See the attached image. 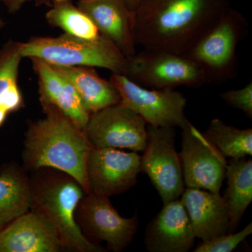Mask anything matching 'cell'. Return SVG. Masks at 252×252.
<instances>
[{
  "label": "cell",
  "mask_w": 252,
  "mask_h": 252,
  "mask_svg": "<svg viewBox=\"0 0 252 252\" xmlns=\"http://www.w3.org/2000/svg\"><path fill=\"white\" fill-rule=\"evenodd\" d=\"M229 7L228 0H140L134 11L136 44L184 55Z\"/></svg>",
  "instance_id": "6da1fadb"
},
{
  "label": "cell",
  "mask_w": 252,
  "mask_h": 252,
  "mask_svg": "<svg viewBox=\"0 0 252 252\" xmlns=\"http://www.w3.org/2000/svg\"><path fill=\"white\" fill-rule=\"evenodd\" d=\"M45 117L31 122L25 135L23 167L53 168L70 175L90 193L86 165L94 149L84 131L51 104H41Z\"/></svg>",
  "instance_id": "7a4b0ae2"
},
{
  "label": "cell",
  "mask_w": 252,
  "mask_h": 252,
  "mask_svg": "<svg viewBox=\"0 0 252 252\" xmlns=\"http://www.w3.org/2000/svg\"><path fill=\"white\" fill-rule=\"evenodd\" d=\"M31 179V208L48 219L56 228L64 250L76 252H105L81 233L75 220L76 209L85 195L70 175L53 168L33 171Z\"/></svg>",
  "instance_id": "3957f363"
},
{
  "label": "cell",
  "mask_w": 252,
  "mask_h": 252,
  "mask_svg": "<svg viewBox=\"0 0 252 252\" xmlns=\"http://www.w3.org/2000/svg\"><path fill=\"white\" fill-rule=\"evenodd\" d=\"M23 59H39L52 65L100 67L125 74L127 59L103 36L89 39L63 33L58 36H32L22 42Z\"/></svg>",
  "instance_id": "277c9868"
},
{
  "label": "cell",
  "mask_w": 252,
  "mask_h": 252,
  "mask_svg": "<svg viewBox=\"0 0 252 252\" xmlns=\"http://www.w3.org/2000/svg\"><path fill=\"white\" fill-rule=\"evenodd\" d=\"M247 30L243 15L229 7L184 56L200 66L207 83L228 80L235 74L237 48Z\"/></svg>",
  "instance_id": "5b68a950"
},
{
  "label": "cell",
  "mask_w": 252,
  "mask_h": 252,
  "mask_svg": "<svg viewBox=\"0 0 252 252\" xmlns=\"http://www.w3.org/2000/svg\"><path fill=\"white\" fill-rule=\"evenodd\" d=\"M126 77L149 89L199 88L207 84L203 69L184 55L144 49L127 59Z\"/></svg>",
  "instance_id": "8992f818"
},
{
  "label": "cell",
  "mask_w": 252,
  "mask_h": 252,
  "mask_svg": "<svg viewBox=\"0 0 252 252\" xmlns=\"http://www.w3.org/2000/svg\"><path fill=\"white\" fill-rule=\"evenodd\" d=\"M109 81L120 95V103L128 107L154 127L184 128L187 99L175 89H149L122 74H112Z\"/></svg>",
  "instance_id": "52a82bcc"
},
{
  "label": "cell",
  "mask_w": 252,
  "mask_h": 252,
  "mask_svg": "<svg viewBox=\"0 0 252 252\" xmlns=\"http://www.w3.org/2000/svg\"><path fill=\"white\" fill-rule=\"evenodd\" d=\"M75 220L81 233L92 243L105 242L107 250L124 251L132 243L138 229L137 214L124 218L113 207L109 197L85 194L76 209Z\"/></svg>",
  "instance_id": "ba28073f"
},
{
  "label": "cell",
  "mask_w": 252,
  "mask_h": 252,
  "mask_svg": "<svg viewBox=\"0 0 252 252\" xmlns=\"http://www.w3.org/2000/svg\"><path fill=\"white\" fill-rule=\"evenodd\" d=\"M147 139L141 157V172L147 174L163 204L180 198L185 190L180 154L175 149V129L147 127Z\"/></svg>",
  "instance_id": "9c48e42d"
},
{
  "label": "cell",
  "mask_w": 252,
  "mask_h": 252,
  "mask_svg": "<svg viewBox=\"0 0 252 252\" xmlns=\"http://www.w3.org/2000/svg\"><path fill=\"white\" fill-rule=\"evenodd\" d=\"M84 132L94 148L139 152H143L147 144V123L121 103L91 114Z\"/></svg>",
  "instance_id": "30bf717a"
},
{
  "label": "cell",
  "mask_w": 252,
  "mask_h": 252,
  "mask_svg": "<svg viewBox=\"0 0 252 252\" xmlns=\"http://www.w3.org/2000/svg\"><path fill=\"white\" fill-rule=\"evenodd\" d=\"M180 157L187 188L220 193L226 170L225 158L205 134L190 122L182 128Z\"/></svg>",
  "instance_id": "8fae6325"
},
{
  "label": "cell",
  "mask_w": 252,
  "mask_h": 252,
  "mask_svg": "<svg viewBox=\"0 0 252 252\" xmlns=\"http://www.w3.org/2000/svg\"><path fill=\"white\" fill-rule=\"evenodd\" d=\"M140 172V156L118 149H93L86 165L90 193L109 198L133 187Z\"/></svg>",
  "instance_id": "7c38bea8"
},
{
  "label": "cell",
  "mask_w": 252,
  "mask_h": 252,
  "mask_svg": "<svg viewBox=\"0 0 252 252\" xmlns=\"http://www.w3.org/2000/svg\"><path fill=\"white\" fill-rule=\"evenodd\" d=\"M195 238L186 207L179 198L164 204L151 220L144 243L149 252H188Z\"/></svg>",
  "instance_id": "4fadbf2b"
},
{
  "label": "cell",
  "mask_w": 252,
  "mask_h": 252,
  "mask_svg": "<svg viewBox=\"0 0 252 252\" xmlns=\"http://www.w3.org/2000/svg\"><path fill=\"white\" fill-rule=\"evenodd\" d=\"M77 5L126 59L136 51L135 12L126 0H79Z\"/></svg>",
  "instance_id": "5bb4252c"
},
{
  "label": "cell",
  "mask_w": 252,
  "mask_h": 252,
  "mask_svg": "<svg viewBox=\"0 0 252 252\" xmlns=\"http://www.w3.org/2000/svg\"><path fill=\"white\" fill-rule=\"evenodd\" d=\"M64 248L52 223L33 210L0 230V252H59Z\"/></svg>",
  "instance_id": "9a60e30c"
},
{
  "label": "cell",
  "mask_w": 252,
  "mask_h": 252,
  "mask_svg": "<svg viewBox=\"0 0 252 252\" xmlns=\"http://www.w3.org/2000/svg\"><path fill=\"white\" fill-rule=\"evenodd\" d=\"M30 60L37 77L40 104L56 107L74 125L84 131L91 114L84 107L70 81L45 61L36 58Z\"/></svg>",
  "instance_id": "2e32d148"
},
{
  "label": "cell",
  "mask_w": 252,
  "mask_h": 252,
  "mask_svg": "<svg viewBox=\"0 0 252 252\" xmlns=\"http://www.w3.org/2000/svg\"><path fill=\"white\" fill-rule=\"evenodd\" d=\"M181 196L196 238L206 242L228 233L229 208L220 193L187 188Z\"/></svg>",
  "instance_id": "e0dca14e"
},
{
  "label": "cell",
  "mask_w": 252,
  "mask_h": 252,
  "mask_svg": "<svg viewBox=\"0 0 252 252\" xmlns=\"http://www.w3.org/2000/svg\"><path fill=\"white\" fill-rule=\"evenodd\" d=\"M52 66L70 81L90 114L120 103L117 89L110 81L99 77L94 67Z\"/></svg>",
  "instance_id": "ac0fdd59"
},
{
  "label": "cell",
  "mask_w": 252,
  "mask_h": 252,
  "mask_svg": "<svg viewBox=\"0 0 252 252\" xmlns=\"http://www.w3.org/2000/svg\"><path fill=\"white\" fill-rule=\"evenodd\" d=\"M31 179L14 162L0 172V230L31 208Z\"/></svg>",
  "instance_id": "d6986e66"
},
{
  "label": "cell",
  "mask_w": 252,
  "mask_h": 252,
  "mask_svg": "<svg viewBox=\"0 0 252 252\" xmlns=\"http://www.w3.org/2000/svg\"><path fill=\"white\" fill-rule=\"evenodd\" d=\"M223 198L229 208L228 233H233L252 201V160L232 159L227 165Z\"/></svg>",
  "instance_id": "ffe728a7"
},
{
  "label": "cell",
  "mask_w": 252,
  "mask_h": 252,
  "mask_svg": "<svg viewBox=\"0 0 252 252\" xmlns=\"http://www.w3.org/2000/svg\"><path fill=\"white\" fill-rule=\"evenodd\" d=\"M22 42L11 39L0 49V107L11 114L24 107L18 85L19 67L23 59Z\"/></svg>",
  "instance_id": "44dd1931"
},
{
  "label": "cell",
  "mask_w": 252,
  "mask_h": 252,
  "mask_svg": "<svg viewBox=\"0 0 252 252\" xmlns=\"http://www.w3.org/2000/svg\"><path fill=\"white\" fill-rule=\"evenodd\" d=\"M45 18L51 27L69 35L89 39L102 36L90 17L72 0H53Z\"/></svg>",
  "instance_id": "7402d4cb"
},
{
  "label": "cell",
  "mask_w": 252,
  "mask_h": 252,
  "mask_svg": "<svg viewBox=\"0 0 252 252\" xmlns=\"http://www.w3.org/2000/svg\"><path fill=\"white\" fill-rule=\"evenodd\" d=\"M203 133L225 158L238 160L252 155V128H237L214 119Z\"/></svg>",
  "instance_id": "603a6c76"
},
{
  "label": "cell",
  "mask_w": 252,
  "mask_h": 252,
  "mask_svg": "<svg viewBox=\"0 0 252 252\" xmlns=\"http://www.w3.org/2000/svg\"><path fill=\"white\" fill-rule=\"evenodd\" d=\"M252 233V223L236 233H227L206 242H202L194 252H230Z\"/></svg>",
  "instance_id": "cb8c5ba5"
},
{
  "label": "cell",
  "mask_w": 252,
  "mask_h": 252,
  "mask_svg": "<svg viewBox=\"0 0 252 252\" xmlns=\"http://www.w3.org/2000/svg\"><path fill=\"white\" fill-rule=\"evenodd\" d=\"M223 101L230 106L252 118V83L237 90L225 91L220 94Z\"/></svg>",
  "instance_id": "d4e9b609"
},
{
  "label": "cell",
  "mask_w": 252,
  "mask_h": 252,
  "mask_svg": "<svg viewBox=\"0 0 252 252\" xmlns=\"http://www.w3.org/2000/svg\"><path fill=\"white\" fill-rule=\"evenodd\" d=\"M31 0H0V3L4 5L10 14L18 12Z\"/></svg>",
  "instance_id": "484cf974"
},
{
  "label": "cell",
  "mask_w": 252,
  "mask_h": 252,
  "mask_svg": "<svg viewBox=\"0 0 252 252\" xmlns=\"http://www.w3.org/2000/svg\"><path fill=\"white\" fill-rule=\"evenodd\" d=\"M36 6H48L49 7L53 0H33Z\"/></svg>",
  "instance_id": "4316f807"
},
{
  "label": "cell",
  "mask_w": 252,
  "mask_h": 252,
  "mask_svg": "<svg viewBox=\"0 0 252 252\" xmlns=\"http://www.w3.org/2000/svg\"><path fill=\"white\" fill-rule=\"evenodd\" d=\"M127 5L131 9L135 11L136 7H137V4H138L140 0H126Z\"/></svg>",
  "instance_id": "83f0119b"
},
{
  "label": "cell",
  "mask_w": 252,
  "mask_h": 252,
  "mask_svg": "<svg viewBox=\"0 0 252 252\" xmlns=\"http://www.w3.org/2000/svg\"><path fill=\"white\" fill-rule=\"evenodd\" d=\"M5 26V22L4 20L2 19L1 17H0V30L2 29Z\"/></svg>",
  "instance_id": "f1b7e54d"
}]
</instances>
